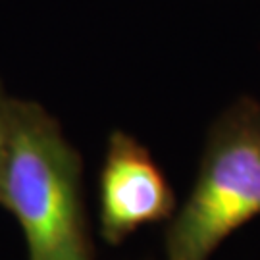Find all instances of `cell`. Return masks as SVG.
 Here are the masks:
<instances>
[{
	"instance_id": "1",
	"label": "cell",
	"mask_w": 260,
	"mask_h": 260,
	"mask_svg": "<svg viewBox=\"0 0 260 260\" xmlns=\"http://www.w3.org/2000/svg\"><path fill=\"white\" fill-rule=\"evenodd\" d=\"M0 206L25 237L29 260H94L83 160L54 116L10 96L0 131Z\"/></svg>"
},
{
	"instance_id": "2",
	"label": "cell",
	"mask_w": 260,
	"mask_h": 260,
	"mask_svg": "<svg viewBox=\"0 0 260 260\" xmlns=\"http://www.w3.org/2000/svg\"><path fill=\"white\" fill-rule=\"evenodd\" d=\"M260 216V103L241 96L212 121L195 183L166 230V260H208Z\"/></svg>"
},
{
	"instance_id": "3",
	"label": "cell",
	"mask_w": 260,
	"mask_h": 260,
	"mask_svg": "<svg viewBox=\"0 0 260 260\" xmlns=\"http://www.w3.org/2000/svg\"><path fill=\"white\" fill-rule=\"evenodd\" d=\"M101 235L120 245L143 225L168 222L177 210L174 189L137 137L114 129L99 177Z\"/></svg>"
},
{
	"instance_id": "4",
	"label": "cell",
	"mask_w": 260,
	"mask_h": 260,
	"mask_svg": "<svg viewBox=\"0 0 260 260\" xmlns=\"http://www.w3.org/2000/svg\"><path fill=\"white\" fill-rule=\"evenodd\" d=\"M8 99H10V94L4 91V85L0 81V131H2V121H4V112H6Z\"/></svg>"
}]
</instances>
